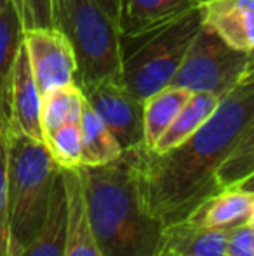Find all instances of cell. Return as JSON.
Listing matches in <instances>:
<instances>
[{
    "label": "cell",
    "mask_w": 254,
    "mask_h": 256,
    "mask_svg": "<svg viewBox=\"0 0 254 256\" xmlns=\"http://www.w3.org/2000/svg\"><path fill=\"white\" fill-rule=\"evenodd\" d=\"M254 126V74L220 98L216 110L174 148L153 154L134 148L145 209L164 225L185 222L220 194L218 169L232 146Z\"/></svg>",
    "instance_id": "1"
},
{
    "label": "cell",
    "mask_w": 254,
    "mask_h": 256,
    "mask_svg": "<svg viewBox=\"0 0 254 256\" xmlns=\"http://www.w3.org/2000/svg\"><path fill=\"white\" fill-rule=\"evenodd\" d=\"M85 216L101 256H157L164 225L145 209L134 150L110 164L78 166Z\"/></svg>",
    "instance_id": "2"
},
{
    "label": "cell",
    "mask_w": 254,
    "mask_h": 256,
    "mask_svg": "<svg viewBox=\"0 0 254 256\" xmlns=\"http://www.w3.org/2000/svg\"><path fill=\"white\" fill-rule=\"evenodd\" d=\"M7 138V256H19L47 214L58 164L47 145L17 131Z\"/></svg>",
    "instance_id": "3"
},
{
    "label": "cell",
    "mask_w": 254,
    "mask_h": 256,
    "mask_svg": "<svg viewBox=\"0 0 254 256\" xmlns=\"http://www.w3.org/2000/svg\"><path fill=\"white\" fill-rule=\"evenodd\" d=\"M202 26L200 4L178 18L120 35V78L141 102L167 88Z\"/></svg>",
    "instance_id": "4"
},
{
    "label": "cell",
    "mask_w": 254,
    "mask_h": 256,
    "mask_svg": "<svg viewBox=\"0 0 254 256\" xmlns=\"http://www.w3.org/2000/svg\"><path fill=\"white\" fill-rule=\"evenodd\" d=\"M52 26L70 42L80 89L120 72V32L94 0H54Z\"/></svg>",
    "instance_id": "5"
},
{
    "label": "cell",
    "mask_w": 254,
    "mask_h": 256,
    "mask_svg": "<svg viewBox=\"0 0 254 256\" xmlns=\"http://www.w3.org/2000/svg\"><path fill=\"white\" fill-rule=\"evenodd\" d=\"M254 74L253 52L239 51L213 30L200 26L169 86L223 96Z\"/></svg>",
    "instance_id": "6"
},
{
    "label": "cell",
    "mask_w": 254,
    "mask_h": 256,
    "mask_svg": "<svg viewBox=\"0 0 254 256\" xmlns=\"http://www.w3.org/2000/svg\"><path fill=\"white\" fill-rule=\"evenodd\" d=\"M80 91L124 152L143 146V102L124 86L120 74L101 78Z\"/></svg>",
    "instance_id": "7"
},
{
    "label": "cell",
    "mask_w": 254,
    "mask_h": 256,
    "mask_svg": "<svg viewBox=\"0 0 254 256\" xmlns=\"http://www.w3.org/2000/svg\"><path fill=\"white\" fill-rule=\"evenodd\" d=\"M23 46L40 96L56 88L75 84V56L70 42L59 30L54 26L28 28L23 35Z\"/></svg>",
    "instance_id": "8"
},
{
    "label": "cell",
    "mask_w": 254,
    "mask_h": 256,
    "mask_svg": "<svg viewBox=\"0 0 254 256\" xmlns=\"http://www.w3.org/2000/svg\"><path fill=\"white\" fill-rule=\"evenodd\" d=\"M202 26L239 51H254V0H200Z\"/></svg>",
    "instance_id": "9"
},
{
    "label": "cell",
    "mask_w": 254,
    "mask_h": 256,
    "mask_svg": "<svg viewBox=\"0 0 254 256\" xmlns=\"http://www.w3.org/2000/svg\"><path fill=\"white\" fill-rule=\"evenodd\" d=\"M9 129L44 142L40 126V92L35 86L24 46H21L17 52L10 82Z\"/></svg>",
    "instance_id": "10"
},
{
    "label": "cell",
    "mask_w": 254,
    "mask_h": 256,
    "mask_svg": "<svg viewBox=\"0 0 254 256\" xmlns=\"http://www.w3.org/2000/svg\"><path fill=\"white\" fill-rule=\"evenodd\" d=\"M68 226V202L61 171H56L45 220L19 256H64Z\"/></svg>",
    "instance_id": "11"
},
{
    "label": "cell",
    "mask_w": 254,
    "mask_h": 256,
    "mask_svg": "<svg viewBox=\"0 0 254 256\" xmlns=\"http://www.w3.org/2000/svg\"><path fill=\"white\" fill-rule=\"evenodd\" d=\"M228 228H214L193 220L164 228V248L174 256H227Z\"/></svg>",
    "instance_id": "12"
},
{
    "label": "cell",
    "mask_w": 254,
    "mask_h": 256,
    "mask_svg": "<svg viewBox=\"0 0 254 256\" xmlns=\"http://www.w3.org/2000/svg\"><path fill=\"white\" fill-rule=\"evenodd\" d=\"M59 168V166H58ZM64 182L68 202V226H66V248L64 256H101L91 234L85 216L84 196H82L80 171L77 168H59Z\"/></svg>",
    "instance_id": "13"
},
{
    "label": "cell",
    "mask_w": 254,
    "mask_h": 256,
    "mask_svg": "<svg viewBox=\"0 0 254 256\" xmlns=\"http://www.w3.org/2000/svg\"><path fill=\"white\" fill-rule=\"evenodd\" d=\"M254 188L225 190L200 206L187 220L214 228H234L254 220Z\"/></svg>",
    "instance_id": "14"
},
{
    "label": "cell",
    "mask_w": 254,
    "mask_h": 256,
    "mask_svg": "<svg viewBox=\"0 0 254 256\" xmlns=\"http://www.w3.org/2000/svg\"><path fill=\"white\" fill-rule=\"evenodd\" d=\"M200 0H120L119 32L132 35L178 18L197 7Z\"/></svg>",
    "instance_id": "15"
},
{
    "label": "cell",
    "mask_w": 254,
    "mask_h": 256,
    "mask_svg": "<svg viewBox=\"0 0 254 256\" xmlns=\"http://www.w3.org/2000/svg\"><path fill=\"white\" fill-rule=\"evenodd\" d=\"M220 103V96L211 94V92H192L187 103L180 110V114L174 117V120L169 124V128L164 131V134L159 138L150 152L164 154L167 150L174 148L180 143H183L187 138H190L193 132L211 117Z\"/></svg>",
    "instance_id": "16"
},
{
    "label": "cell",
    "mask_w": 254,
    "mask_h": 256,
    "mask_svg": "<svg viewBox=\"0 0 254 256\" xmlns=\"http://www.w3.org/2000/svg\"><path fill=\"white\" fill-rule=\"evenodd\" d=\"M190 94L187 89L167 86L143 102V146L146 150L155 146Z\"/></svg>",
    "instance_id": "17"
},
{
    "label": "cell",
    "mask_w": 254,
    "mask_h": 256,
    "mask_svg": "<svg viewBox=\"0 0 254 256\" xmlns=\"http://www.w3.org/2000/svg\"><path fill=\"white\" fill-rule=\"evenodd\" d=\"M122 152L119 142L84 100L80 115V166L94 168L110 164L117 160Z\"/></svg>",
    "instance_id": "18"
},
{
    "label": "cell",
    "mask_w": 254,
    "mask_h": 256,
    "mask_svg": "<svg viewBox=\"0 0 254 256\" xmlns=\"http://www.w3.org/2000/svg\"><path fill=\"white\" fill-rule=\"evenodd\" d=\"M23 18L16 6L10 4L0 12V104H2L7 120H9L10 82H12L17 52L23 46Z\"/></svg>",
    "instance_id": "19"
},
{
    "label": "cell",
    "mask_w": 254,
    "mask_h": 256,
    "mask_svg": "<svg viewBox=\"0 0 254 256\" xmlns=\"http://www.w3.org/2000/svg\"><path fill=\"white\" fill-rule=\"evenodd\" d=\"M254 176V126L232 146L218 169L220 192L234 188H253Z\"/></svg>",
    "instance_id": "20"
},
{
    "label": "cell",
    "mask_w": 254,
    "mask_h": 256,
    "mask_svg": "<svg viewBox=\"0 0 254 256\" xmlns=\"http://www.w3.org/2000/svg\"><path fill=\"white\" fill-rule=\"evenodd\" d=\"M84 94L77 84L56 88L40 96V126L44 138L64 122H80Z\"/></svg>",
    "instance_id": "21"
},
{
    "label": "cell",
    "mask_w": 254,
    "mask_h": 256,
    "mask_svg": "<svg viewBox=\"0 0 254 256\" xmlns=\"http://www.w3.org/2000/svg\"><path fill=\"white\" fill-rule=\"evenodd\" d=\"M59 168L80 166V122H64L44 138Z\"/></svg>",
    "instance_id": "22"
},
{
    "label": "cell",
    "mask_w": 254,
    "mask_h": 256,
    "mask_svg": "<svg viewBox=\"0 0 254 256\" xmlns=\"http://www.w3.org/2000/svg\"><path fill=\"white\" fill-rule=\"evenodd\" d=\"M0 256H7V138L0 131Z\"/></svg>",
    "instance_id": "23"
},
{
    "label": "cell",
    "mask_w": 254,
    "mask_h": 256,
    "mask_svg": "<svg viewBox=\"0 0 254 256\" xmlns=\"http://www.w3.org/2000/svg\"><path fill=\"white\" fill-rule=\"evenodd\" d=\"M227 256H254V220L228 228Z\"/></svg>",
    "instance_id": "24"
},
{
    "label": "cell",
    "mask_w": 254,
    "mask_h": 256,
    "mask_svg": "<svg viewBox=\"0 0 254 256\" xmlns=\"http://www.w3.org/2000/svg\"><path fill=\"white\" fill-rule=\"evenodd\" d=\"M23 24L28 28H52V4L54 0H21Z\"/></svg>",
    "instance_id": "25"
},
{
    "label": "cell",
    "mask_w": 254,
    "mask_h": 256,
    "mask_svg": "<svg viewBox=\"0 0 254 256\" xmlns=\"http://www.w3.org/2000/svg\"><path fill=\"white\" fill-rule=\"evenodd\" d=\"M119 26V16H120V0H94Z\"/></svg>",
    "instance_id": "26"
},
{
    "label": "cell",
    "mask_w": 254,
    "mask_h": 256,
    "mask_svg": "<svg viewBox=\"0 0 254 256\" xmlns=\"http://www.w3.org/2000/svg\"><path fill=\"white\" fill-rule=\"evenodd\" d=\"M7 128H9V120H7L5 114H3L2 104H0V131H7Z\"/></svg>",
    "instance_id": "27"
},
{
    "label": "cell",
    "mask_w": 254,
    "mask_h": 256,
    "mask_svg": "<svg viewBox=\"0 0 254 256\" xmlns=\"http://www.w3.org/2000/svg\"><path fill=\"white\" fill-rule=\"evenodd\" d=\"M10 4H14V0H0V12H2L7 6H10ZM16 9H17V7H16Z\"/></svg>",
    "instance_id": "28"
},
{
    "label": "cell",
    "mask_w": 254,
    "mask_h": 256,
    "mask_svg": "<svg viewBox=\"0 0 254 256\" xmlns=\"http://www.w3.org/2000/svg\"><path fill=\"white\" fill-rule=\"evenodd\" d=\"M14 6L17 7V10H19L21 18H23V2H21V0H14Z\"/></svg>",
    "instance_id": "29"
},
{
    "label": "cell",
    "mask_w": 254,
    "mask_h": 256,
    "mask_svg": "<svg viewBox=\"0 0 254 256\" xmlns=\"http://www.w3.org/2000/svg\"><path fill=\"white\" fill-rule=\"evenodd\" d=\"M157 256H174V254L171 253V251H167L166 248H162V251H160V253L157 254Z\"/></svg>",
    "instance_id": "30"
}]
</instances>
